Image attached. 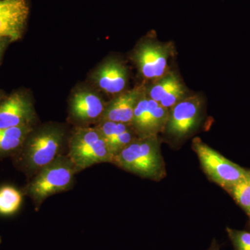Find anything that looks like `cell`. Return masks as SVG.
Wrapping results in <instances>:
<instances>
[{"label": "cell", "instance_id": "cell-20", "mask_svg": "<svg viewBox=\"0 0 250 250\" xmlns=\"http://www.w3.org/2000/svg\"><path fill=\"white\" fill-rule=\"evenodd\" d=\"M11 42L9 39L6 38H0V59H1V56H2L3 52H4L6 45L9 42Z\"/></svg>", "mask_w": 250, "mask_h": 250}, {"label": "cell", "instance_id": "cell-22", "mask_svg": "<svg viewBox=\"0 0 250 250\" xmlns=\"http://www.w3.org/2000/svg\"><path fill=\"white\" fill-rule=\"evenodd\" d=\"M3 95L1 93H0V100H1V98H2Z\"/></svg>", "mask_w": 250, "mask_h": 250}, {"label": "cell", "instance_id": "cell-9", "mask_svg": "<svg viewBox=\"0 0 250 250\" xmlns=\"http://www.w3.org/2000/svg\"><path fill=\"white\" fill-rule=\"evenodd\" d=\"M29 14L27 0H0V38L21 39Z\"/></svg>", "mask_w": 250, "mask_h": 250}, {"label": "cell", "instance_id": "cell-17", "mask_svg": "<svg viewBox=\"0 0 250 250\" xmlns=\"http://www.w3.org/2000/svg\"><path fill=\"white\" fill-rule=\"evenodd\" d=\"M156 82L149 88L147 94L149 98L159 103L166 95L181 83L178 76L174 72L166 73Z\"/></svg>", "mask_w": 250, "mask_h": 250}, {"label": "cell", "instance_id": "cell-8", "mask_svg": "<svg viewBox=\"0 0 250 250\" xmlns=\"http://www.w3.org/2000/svg\"><path fill=\"white\" fill-rule=\"evenodd\" d=\"M172 47L167 43L146 42L134 54V60L145 78L157 81L166 74Z\"/></svg>", "mask_w": 250, "mask_h": 250}, {"label": "cell", "instance_id": "cell-2", "mask_svg": "<svg viewBox=\"0 0 250 250\" xmlns=\"http://www.w3.org/2000/svg\"><path fill=\"white\" fill-rule=\"evenodd\" d=\"M112 164L143 178L159 181L166 176L157 136L137 137L113 157Z\"/></svg>", "mask_w": 250, "mask_h": 250}, {"label": "cell", "instance_id": "cell-5", "mask_svg": "<svg viewBox=\"0 0 250 250\" xmlns=\"http://www.w3.org/2000/svg\"><path fill=\"white\" fill-rule=\"evenodd\" d=\"M192 147L207 177L225 190L248 173V170L229 160L199 138L192 141Z\"/></svg>", "mask_w": 250, "mask_h": 250}, {"label": "cell", "instance_id": "cell-12", "mask_svg": "<svg viewBox=\"0 0 250 250\" xmlns=\"http://www.w3.org/2000/svg\"><path fill=\"white\" fill-rule=\"evenodd\" d=\"M94 79L98 86L106 93H120L127 83V70L123 62L110 59L97 70Z\"/></svg>", "mask_w": 250, "mask_h": 250}, {"label": "cell", "instance_id": "cell-4", "mask_svg": "<svg viewBox=\"0 0 250 250\" xmlns=\"http://www.w3.org/2000/svg\"><path fill=\"white\" fill-rule=\"evenodd\" d=\"M67 156L79 172L95 164L111 163L113 156L96 127H78L68 141Z\"/></svg>", "mask_w": 250, "mask_h": 250}, {"label": "cell", "instance_id": "cell-3", "mask_svg": "<svg viewBox=\"0 0 250 250\" xmlns=\"http://www.w3.org/2000/svg\"><path fill=\"white\" fill-rule=\"evenodd\" d=\"M77 172L67 155L59 156L29 178L23 194L30 197L36 209L39 210L49 197L70 190Z\"/></svg>", "mask_w": 250, "mask_h": 250}, {"label": "cell", "instance_id": "cell-7", "mask_svg": "<svg viewBox=\"0 0 250 250\" xmlns=\"http://www.w3.org/2000/svg\"><path fill=\"white\" fill-rule=\"evenodd\" d=\"M202 106V100L199 95L184 98L169 110L164 131L177 139L187 137L200 123Z\"/></svg>", "mask_w": 250, "mask_h": 250}, {"label": "cell", "instance_id": "cell-6", "mask_svg": "<svg viewBox=\"0 0 250 250\" xmlns=\"http://www.w3.org/2000/svg\"><path fill=\"white\" fill-rule=\"evenodd\" d=\"M169 110L143 92L136 104L131 126L138 137L156 136L165 130Z\"/></svg>", "mask_w": 250, "mask_h": 250}, {"label": "cell", "instance_id": "cell-14", "mask_svg": "<svg viewBox=\"0 0 250 250\" xmlns=\"http://www.w3.org/2000/svg\"><path fill=\"white\" fill-rule=\"evenodd\" d=\"M33 130L32 125L0 129V160L16 155Z\"/></svg>", "mask_w": 250, "mask_h": 250}, {"label": "cell", "instance_id": "cell-18", "mask_svg": "<svg viewBox=\"0 0 250 250\" xmlns=\"http://www.w3.org/2000/svg\"><path fill=\"white\" fill-rule=\"evenodd\" d=\"M234 250H250V231L226 228Z\"/></svg>", "mask_w": 250, "mask_h": 250}, {"label": "cell", "instance_id": "cell-15", "mask_svg": "<svg viewBox=\"0 0 250 250\" xmlns=\"http://www.w3.org/2000/svg\"><path fill=\"white\" fill-rule=\"evenodd\" d=\"M23 194L11 185L0 187V215L10 216L17 213L22 205Z\"/></svg>", "mask_w": 250, "mask_h": 250}, {"label": "cell", "instance_id": "cell-23", "mask_svg": "<svg viewBox=\"0 0 250 250\" xmlns=\"http://www.w3.org/2000/svg\"><path fill=\"white\" fill-rule=\"evenodd\" d=\"M0 244H1V238H0Z\"/></svg>", "mask_w": 250, "mask_h": 250}, {"label": "cell", "instance_id": "cell-16", "mask_svg": "<svg viewBox=\"0 0 250 250\" xmlns=\"http://www.w3.org/2000/svg\"><path fill=\"white\" fill-rule=\"evenodd\" d=\"M235 201L245 210L250 218V170L246 177L226 189Z\"/></svg>", "mask_w": 250, "mask_h": 250}, {"label": "cell", "instance_id": "cell-21", "mask_svg": "<svg viewBox=\"0 0 250 250\" xmlns=\"http://www.w3.org/2000/svg\"><path fill=\"white\" fill-rule=\"evenodd\" d=\"M207 250H220V246H219L218 243L214 239L212 241L210 248Z\"/></svg>", "mask_w": 250, "mask_h": 250}, {"label": "cell", "instance_id": "cell-19", "mask_svg": "<svg viewBox=\"0 0 250 250\" xmlns=\"http://www.w3.org/2000/svg\"><path fill=\"white\" fill-rule=\"evenodd\" d=\"M185 98L186 89L183 84L181 83L166 95L159 104L164 108L170 110L174 105L177 104Z\"/></svg>", "mask_w": 250, "mask_h": 250}, {"label": "cell", "instance_id": "cell-10", "mask_svg": "<svg viewBox=\"0 0 250 250\" xmlns=\"http://www.w3.org/2000/svg\"><path fill=\"white\" fill-rule=\"evenodd\" d=\"M35 111L31 100L22 93H15L0 103V129L33 125Z\"/></svg>", "mask_w": 250, "mask_h": 250}, {"label": "cell", "instance_id": "cell-11", "mask_svg": "<svg viewBox=\"0 0 250 250\" xmlns=\"http://www.w3.org/2000/svg\"><path fill=\"white\" fill-rule=\"evenodd\" d=\"M144 92L141 87L118 95L105 107L100 121H112L131 126L136 104Z\"/></svg>", "mask_w": 250, "mask_h": 250}, {"label": "cell", "instance_id": "cell-13", "mask_svg": "<svg viewBox=\"0 0 250 250\" xmlns=\"http://www.w3.org/2000/svg\"><path fill=\"white\" fill-rule=\"evenodd\" d=\"M104 104L96 94L88 91L78 92L72 97L70 113L74 119L83 123L101 120Z\"/></svg>", "mask_w": 250, "mask_h": 250}, {"label": "cell", "instance_id": "cell-1", "mask_svg": "<svg viewBox=\"0 0 250 250\" xmlns=\"http://www.w3.org/2000/svg\"><path fill=\"white\" fill-rule=\"evenodd\" d=\"M33 131L12 157L16 167L29 178L63 155L65 139V133L58 126H49L35 133Z\"/></svg>", "mask_w": 250, "mask_h": 250}]
</instances>
